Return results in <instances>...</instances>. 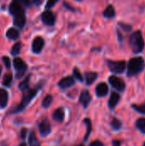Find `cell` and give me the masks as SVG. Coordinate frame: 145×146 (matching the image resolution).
Segmentation results:
<instances>
[{
  "label": "cell",
  "instance_id": "43",
  "mask_svg": "<svg viewBox=\"0 0 145 146\" xmlns=\"http://www.w3.org/2000/svg\"><path fill=\"white\" fill-rule=\"evenodd\" d=\"M77 1H82V0H77Z\"/></svg>",
  "mask_w": 145,
  "mask_h": 146
},
{
  "label": "cell",
  "instance_id": "27",
  "mask_svg": "<svg viewBox=\"0 0 145 146\" xmlns=\"http://www.w3.org/2000/svg\"><path fill=\"white\" fill-rule=\"evenodd\" d=\"M111 126H112V128L115 129V130H119L121 128V126H122V123L120 120L116 119V118H114L112 122H111Z\"/></svg>",
  "mask_w": 145,
  "mask_h": 146
},
{
  "label": "cell",
  "instance_id": "2",
  "mask_svg": "<svg viewBox=\"0 0 145 146\" xmlns=\"http://www.w3.org/2000/svg\"><path fill=\"white\" fill-rule=\"evenodd\" d=\"M38 91V87L34 88V89H28V90L25 91L24 93H23V96H22V99H21V104H18L17 106H15L9 112L12 113V114H15V113H18V112L22 111L29 104V103L32 101V99L37 95Z\"/></svg>",
  "mask_w": 145,
  "mask_h": 146
},
{
  "label": "cell",
  "instance_id": "26",
  "mask_svg": "<svg viewBox=\"0 0 145 146\" xmlns=\"http://www.w3.org/2000/svg\"><path fill=\"white\" fill-rule=\"evenodd\" d=\"M51 103H52V96L51 95H47L44 98V100L42 102V106L44 108H49L50 105L51 104Z\"/></svg>",
  "mask_w": 145,
  "mask_h": 146
},
{
  "label": "cell",
  "instance_id": "28",
  "mask_svg": "<svg viewBox=\"0 0 145 146\" xmlns=\"http://www.w3.org/2000/svg\"><path fill=\"white\" fill-rule=\"evenodd\" d=\"M132 108H133L136 111H138V112H139V113H141V114H145V104H140V105L133 104V105H132Z\"/></svg>",
  "mask_w": 145,
  "mask_h": 146
},
{
  "label": "cell",
  "instance_id": "35",
  "mask_svg": "<svg viewBox=\"0 0 145 146\" xmlns=\"http://www.w3.org/2000/svg\"><path fill=\"white\" fill-rule=\"evenodd\" d=\"M26 135V128H22L21 133V139H25Z\"/></svg>",
  "mask_w": 145,
  "mask_h": 146
},
{
  "label": "cell",
  "instance_id": "19",
  "mask_svg": "<svg viewBox=\"0 0 145 146\" xmlns=\"http://www.w3.org/2000/svg\"><path fill=\"white\" fill-rule=\"evenodd\" d=\"M97 78V74L95 72H88L85 74V80L87 85H91Z\"/></svg>",
  "mask_w": 145,
  "mask_h": 146
},
{
  "label": "cell",
  "instance_id": "20",
  "mask_svg": "<svg viewBox=\"0 0 145 146\" xmlns=\"http://www.w3.org/2000/svg\"><path fill=\"white\" fill-rule=\"evenodd\" d=\"M30 77H31V75L29 74L28 76H26V77L25 78V80H24L22 82L20 83L19 88H20L21 91L25 92V91H26V90L29 89V80H30Z\"/></svg>",
  "mask_w": 145,
  "mask_h": 146
},
{
  "label": "cell",
  "instance_id": "41",
  "mask_svg": "<svg viewBox=\"0 0 145 146\" xmlns=\"http://www.w3.org/2000/svg\"><path fill=\"white\" fill-rule=\"evenodd\" d=\"M77 146H84V145H77Z\"/></svg>",
  "mask_w": 145,
  "mask_h": 146
},
{
  "label": "cell",
  "instance_id": "30",
  "mask_svg": "<svg viewBox=\"0 0 145 146\" xmlns=\"http://www.w3.org/2000/svg\"><path fill=\"white\" fill-rule=\"evenodd\" d=\"M119 25L126 32H131V30H132V26L131 25H128V24H126V23H123V22H119Z\"/></svg>",
  "mask_w": 145,
  "mask_h": 146
},
{
  "label": "cell",
  "instance_id": "10",
  "mask_svg": "<svg viewBox=\"0 0 145 146\" xmlns=\"http://www.w3.org/2000/svg\"><path fill=\"white\" fill-rule=\"evenodd\" d=\"M44 45V41L43 39V38L41 37H36L33 41H32V51L36 54H38L41 52V50H43V47Z\"/></svg>",
  "mask_w": 145,
  "mask_h": 146
},
{
  "label": "cell",
  "instance_id": "7",
  "mask_svg": "<svg viewBox=\"0 0 145 146\" xmlns=\"http://www.w3.org/2000/svg\"><path fill=\"white\" fill-rule=\"evenodd\" d=\"M109 81L110 85L119 92H123L126 89L125 82L121 78H119L117 76H115V75L110 76L109 78Z\"/></svg>",
  "mask_w": 145,
  "mask_h": 146
},
{
  "label": "cell",
  "instance_id": "29",
  "mask_svg": "<svg viewBox=\"0 0 145 146\" xmlns=\"http://www.w3.org/2000/svg\"><path fill=\"white\" fill-rule=\"evenodd\" d=\"M73 75H74V77L78 80H79V81H83V76H82V74H81V73L79 72V70L77 68H74V69H73Z\"/></svg>",
  "mask_w": 145,
  "mask_h": 146
},
{
  "label": "cell",
  "instance_id": "34",
  "mask_svg": "<svg viewBox=\"0 0 145 146\" xmlns=\"http://www.w3.org/2000/svg\"><path fill=\"white\" fill-rule=\"evenodd\" d=\"M89 146H104V145H103V144L101 141H99V140H96V141H93L92 143H91Z\"/></svg>",
  "mask_w": 145,
  "mask_h": 146
},
{
  "label": "cell",
  "instance_id": "15",
  "mask_svg": "<svg viewBox=\"0 0 145 146\" xmlns=\"http://www.w3.org/2000/svg\"><path fill=\"white\" fill-rule=\"evenodd\" d=\"M9 99V95L7 91L4 89H0V108L3 109L7 106Z\"/></svg>",
  "mask_w": 145,
  "mask_h": 146
},
{
  "label": "cell",
  "instance_id": "11",
  "mask_svg": "<svg viewBox=\"0 0 145 146\" xmlns=\"http://www.w3.org/2000/svg\"><path fill=\"white\" fill-rule=\"evenodd\" d=\"M74 84V79L72 76H67L63 79H62L59 82H58V86L59 87H61L62 89H66L68 88L70 86H72Z\"/></svg>",
  "mask_w": 145,
  "mask_h": 146
},
{
  "label": "cell",
  "instance_id": "24",
  "mask_svg": "<svg viewBox=\"0 0 145 146\" xmlns=\"http://www.w3.org/2000/svg\"><path fill=\"white\" fill-rule=\"evenodd\" d=\"M84 123L86 124V126H87V132H86V134L85 136V141H86L88 139V137L91 134V121L90 119H87L86 118V119H85Z\"/></svg>",
  "mask_w": 145,
  "mask_h": 146
},
{
  "label": "cell",
  "instance_id": "3",
  "mask_svg": "<svg viewBox=\"0 0 145 146\" xmlns=\"http://www.w3.org/2000/svg\"><path fill=\"white\" fill-rule=\"evenodd\" d=\"M145 68L144 60L140 57H133L129 61L127 67V76L132 77L141 73Z\"/></svg>",
  "mask_w": 145,
  "mask_h": 146
},
{
  "label": "cell",
  "instance_id": "31",
  "mask_svg": "<svg viewBox=\"0 0 145 146\" xmlns=\"http://www.w3.org/2000/svg\"><path fill=\"white\" fill-rule=\"evenodd\" d=\"M58 2V0H48L47 1V3H46V5H45V8L46 9H50V8H52L56 3Z\"/></svg>",
  "mask_w": 145,
  "mask_h": 146
},
{
  "label": "cell",
  "instance_id": "23",
  "mask_svg": "<svg viewBox=\"0 0 145 146\" xmlns=\"http://www.w3.org/2000/svg\"><path fill=\"white\" fill-rule=\"evenodd\" d=\"M12 78H13V76L11 74H6L3 80V85L7 87L10 86V84L12 82Z\"/></svg>",
  "mask_w": 145,
  "mask_h": 146
},
{
  "label": "cell",
  "instance_id": "22",
  "mask_svg": "<svg viewBox=\"0 0 145 146\" xmlns=\"http://www.w3.org/2000/svg\"><path fill=\"white\" fill-rule=\"evenodd\" d=\"M137 128L145 134V118H140L136 121Z\"/></svg>",
  "mask_w": 145,
  "mask_h": 146
},
{
  "label": "cell",
  "instance_id": "9",
  "mask_svg": "<svg viewBox=\"0 0 145 146\" xmlns=\"http://www.w3.org/2000/svg\"><path fill=\"white\" fill-rule=\"evenodd\" d=\"M38 128H39V133L42 136L45 137L47 135L50 134V131H51V127H50V123L49 122L48 120L44 119L43 120L39 125H38Z\"/></svg>",
  "mask_w": 145,
  "mask_h": 146
},
{
  "label": "cell",
  "instance_id": "33",
  "mask_svg": "<svg viewBox=\"0 0 145 146\" xmlns=\"http://www.w3.org/2000/svg\"><path fill=\"white\" fill-rule=\"evenodd\" d=\"M3 63H4V65H5V67L7 68H10V60H9V58L8 56H3Z\"/></svg>",
  "mask_w": 145,
  "mask_h": 146
},
{
  "label": "cell",
  "instance_id": "37",
  "mask_svg": "<svg viewBox=\"0 0 145 146\" xmlns=\"http://www.w3.org/2000/svg\"><path fill=\"white\" fill-rule=\"evenodd\" d=\"M121 141L119 140H114L113 141V146H121Z\"/></svg>",
  "mask_w": 145,
  "mask_h": 146
},
{
  "label": "cell",
  "instance_id": "4",
  "mask_svg": "<svg viewBox=\"0 0 145 146\" xmlns=\"http://www.w3.org/2000/svg\"><path fill=\"white\" fill-rule=\"evenodd\" d=\"M130 45L135 54L141 53L144 48V40L140 31L134 32L130 37Z\"/></svg>",
  "mask_w": 145,
  "mask_h": 146
},
{
  "label": "cell",
  "instance_id": "8",
  "mask_svg": "<svg viewBox=\"0 0 145 146\" xmlns=\"http://www.w3.org/2000/svg\"><path fill=\"white\" fill-rule=\"evenodd\" d=\"M42 21L47 25V26H53L56 22V17L52 11L50 10H45L41 15Z\"/></svg>",
  "mask_w": 145,
  "mask_h": 146
},
{
  "label": "cell",
  "instance_id": "40",
  "mask_svg": "<svg viewBox=\"0 0 145 146\" xmlns=\"http://www.w3.org/2000/svg\"><path fill=\"white\" fill-rule=\"evenodd\" d=\"M1 72H2V67L0 66V74H1Z\"/></svg>",
  "mask_w": 145,
  "mask_h": 146
},
{
  "label": "cell",
  "instance_id": "14",
  "mask_svg": "<svg viewBox=\"0 0 145 146\" xmlns=\"http://www.w3.org/2000/svg\"><path fill=\"white\" fill-rule=\"evenodd\" d=\"M120 99H121V96H120L119 93L115 92H112V93H111V96H110V98H109V107L111 110L115 109V106L118 104Z\"/></svg>",
  "mask_w": 145,
  "mask_h": 146
},
{
  "label": "cell",
  "instance_id": "16",
  "mask_svg": "<svg viewBox=\"0 0 145 146\" xmlns=\"http://www.w3.org/2000/svg\"><path fill=\"white\" fill-rule=\"evenodd\" d=\"M64 115H65V113H64V110L62 108H58L57 110H56L53 113V119L56 121H59V122H62L64 120Z\"/></svg>",
  "mask_w": 145,
  "mask_h": 146
},
{
  "label": "cell",
  "instance_id": "1",
  "mask_svg": "<svg viewBox=\"0 0 145 146\" xmlns=\"http://www.w3.org/2000/svg\"><path fill=\"white\" fill-rule=\"evenodd\" d=\"M9 11L14 17V24L16 27L22 28L26 24V14L24 7L16 0H13L9 5Z\"/></svg>",
  "mask_w": 145,
  "mask_h": 146
},
{
  "label": "cell",
  "instance_id": "21",
  "mask_svg": "<svg viewBox=\"0 0 145 146\" xmlns=\"http://www.w3.org/2000/svg\"><path fill=\"white\" fill-rule=\"evenodd\" d=\"M28 142H29V145L30 146H40V143H39V141L38 140V139L36 138L35 133H34L33 132H32V133H30Z\"/></svg>",
  "mask_w": 145,
  "mask_h": 146
},
{
  "label": "cell",
  "instance_id": "17",
  "mask_svg": "<svg viewBox=\"0 0 145 146\" xmlns=\"http://www.w3.org/2000/svg\"><path fill=\"white\" fill-rule=\"evenodd\" d=\"M19 31L15 28V27H10L9 29H8V31L6 32V37L9 39H13L15 40L19 38Z\"/></svg>",
  "mask_w": 145,
  "mask_h": 146
},
{
  "label": "cell",
  "instance_id": "5",
  "mask_svg": "<svg viewBox=\"0 0 145 146\" xmlns=\"http://www.w3.org/2000/svg\"><path fill=\"white\" fill-rule=\"evenodd\" d=\"M108 67L109 70L115 74H121L125 71L126 63L125 61H108Z\"/></svg>",
  "mask_w": 145,
  "mask_h": 146
},
{
  "label": "cell",
  "instance_id": "32",
  "mask_svg": "<svg viewBox=\"0 0 145 146\" xmlns=\"http://www.w3.org/2000/svg\"><path fill=\"white\" fill-rule=\"evenodd\" d=\"M23 7H29L31 5V0H16Z\"/></svg>",
  "mask_w": 145,
  "mask_h": 146
},
{
  "label": "cell",
  "instance_id": "12",
  "mask_svg": "<svg viewBox=\"0 0 145 146\" xmlns=\"http://www.w3.org/2000/svg\"><path fill=\"white\" fill-rule=\"evenodd\" d=\"M91 99V97L90 92H89L87 90H84V91L81 92L80 96H79V102H80V104H81L85 108H86V107L88 106V104H90Z\"/></svg>",
  "mask_w": 145,
  "mask_h": 146
},
{
  "label": "cell",
  "instance_id": "39",
  "mask_svg": "<svg viewBox=\"0 0 145 146\" xmlns=\"http://www.w3.org/2000/svg\"><path fill=\"white\" fill-rule=\"evenodd\" d=\"M19 146H26V143H21Z\"/></svg>",
  "mask_w": 145,
  "mask_h": 146
},
{
  "label": "cell",
  "instance_id": "42",
  "mask_svg": "<svg viewBox=\"0 0 145 146\" xmlns=\"http://www.w3.org/2000/svg\"><path fill=\"white\" fill-rule=\"evenodd\" d=\"M143 146H145V143H144V145H143Z\"/></svg>",
  "mask_w": 145,
  "mask_h": 146
},
{
  "label": "cell",
  "instance_id": "36",
  "mask_svg": "<svg viewBox=\"0 0 145 146\" xmlns=\"http://www.w3.org/2000/svg\"><path fill=\"white\" fill-rule=\"evenodd\" d=\"M63 4H64V6H65L68 9H70V10H72V11H74V9H73V8H72V6H71V5H69V4H68L66 2H64V3H63Z\"/></svg>",
  "mask_w": 145,
  "mask_h": 146
},
{
  "label": "cell",
  "instance_id": "18",
  "mask_svg": "<svg viewBox=\"0 0 145 146\" xmlns=\"http://www.w3.org/2000/svg\"><path fill=\"white\" fill-rule=\"evenodd\" d=\"M103 15L106 18H113L115 15V10L112 5H109L103 11Z\"/></svg>",
  "mask_w": 145,
  "mask_h": 146
},
{
  "label": "cell",
  "instance_id": "25",
  "mask_svg": "<svg viewBox=\"0 0 145 146\" xmlns=\"http://www.w3.org/2000/svg\"><path fill=\"white\" fill-rule=\"evenodd\" d=\"M21 44L20 42H17L16 44H15L11 49V54L13 56H16L20 53L21 51Z\"/></svg>",
  "mask_w": 145,
  "mask_h": 146
},
{
  "label": "cell",
  "instance_id": "6",
  "mask_svg": "<svg viewBox=\"0 0 145 146\" xmlns=\"http://www.w3.org/2000/svg\"><path fill=\"white\" fill-rule=\"evenodd\" d=\"M13 64H14V67H15V68L16 70V78L21 79L25 74V73H26V71L27 69L26 64L20 57L15 58L14 61H13Z\"/></svg>",
  "mask_w": 145,
  "mask_h": 146
},
{
  "label": "cell",
  "instance_id": "38",
  "mask_svg": "<svg viewBox=\"0 0 145 146\" xmlns=\"http://www.w3.org/2000/svg\"><path fill=\"white\" fill-rule=\"evenodd\" d=\"M32 2H33V3L35 4V5H39L40 3H41V0H32Z\"/></svg>",
  "mask_w": 145,
  "mask_h": 146
},
{
  "label": "cell",
  "instance_id": "13",
  "mask_svg": "<svg viewBox=\"0 0 145 146\" xmlns=\"http://www.w3.org/2000/svg\"><path fill=\"white\" fill-rule=\"evenodd\" d=\"M109 93V86L105 83H99L96 88V94L98 97H104Z\"/></svg>",
  "mask_w": 145,
  "mask_h": 146
}]
</instances>
